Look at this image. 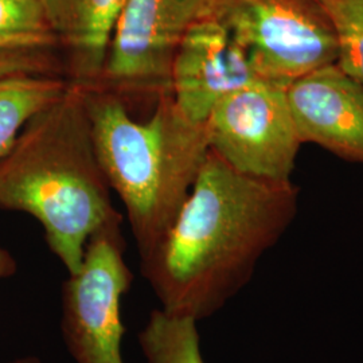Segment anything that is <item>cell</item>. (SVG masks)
Masks as SVG:
<instances>
[{
    "mask_svg": "<svg viewBox=\"0 0 363 363\" xmlns=\"http://www.w3.org/2000/svg\"><path fill=\"white\" fill-rule=\"evenodd\" d=\"M298 208L292 181L249 177L210 151L169 233L140 259V272L163 311L203 320L247 286Z\"/></svg>",
    "mask_w": 363,
    "mask_h": 363,
    "instance_id": "6da1fadb",
    "label": "cell"
},
{
    "mask_svg": "<svg viewBox=\"0 0 363 363\" xmlns=\"http://www.w3.org/2000/svg\"><path fill=\"white\" fill-rule=\"evenodd\" d=\"M96 152L82 88L69 84L28 120L0 160V208L38 220L52 255L69 274L106 223L123 218Z\"/></svg>",
    "mask_w": 363,
    "mask_h": 363,
    "instance_id": "7a4b0ae2",
    "label": "cell"
},
{
    "mask_svg": "<svg viewBox=\"0 0 363 363\" xmlns=\"http://www.w3.org/2000/svg\"><path fill=\"white\" fill-rule=\"evenodd\" d=\"M82 91L100 164L125 206L144 259L169 233L208 157L206 123L184 116L171 93L138 121L115 93L100 86Z\"/></svg>",
    "mask_w": 363,
    "mask_h": 363,
    "instance_id": "3957f363",
    "label": "cell"
},
{
    "mask_svg": "<svg viewBox=\"0 0 363 363\" xmlns=\"http://www.w3.org/2000/svg\"><path fill=\"white\" fill-rule=\"evenodd\" d=\"M208 13L228 28L259 79L286 88L337 61L335 31L318 0H214Z\"/></svg>",
    "mask_w": 363,
    "mask_h": 363,
    "instance_id": "277c9868",
    "label": "cell"
},
{
    "mask_svg": "<svg viewBox=\"0 0 363 363\" xmlns=\"http://www.w3.org/2000/svg\"><path fill=\"white\" fill-rule=\"evenodd\" d=\"M121 222L112 220L91 235L79 271L62 284L61 330L77 363H124L120 306L133 274L124 259Z\"/></svg>",
    "mask_w": 363,
    "mask_h": 363,
    "instance_id": "5b68a950",
    "label": "cell"
},
{
    "mask_svg": "<svg viewBox=\"0 0 363 363\" xmlns=\"http://www.w3.org/2000/svg\"><path fill=\"white\" fill-rule=\"evenodd\" d=\"M214 0H127L117 21L100 88L125 104L171 93V65L182 38Z\"/></svg>",
    "mask_w": 363,
    "mask_h": 363,
    "instance_id": "8992f818",
    "label": "cell"
},
{
    "mask_svg": "<svg viewBox=\"0 0 363 363\" xmlns=\"http://www.w3.org/2000/svg\"><path fill=\"white\" fill-rule=\"evenodd\" d=\"M208 147L232 169L262 181L291 182L303 145L286 88L259 79L222 99L208 121Z\"/></svg>",
    "mask_w": 363,
    "mask_h": 363,
    "instance_id": "52a82bcc",
    "label": "cell"
},
{
    "mask_svg": "<svg viewBox=\"0 0 363 363\" xmlns=\"http://www.w3.org/2000/svg\"><path fill=\"white\" fill-rule=\"evenodd\" d=\"M228 28L206 13L182 38L171 65V94L182 113L206 123L222 99L259 81Z\"/></svg>",
    "mask_w": 363,
    "mask_h": 363,
    "instance_id": "ba28073f",
    "label": "cell"
},
{
    "mask_svg": "<svg viewBox=\"0 0 363 363\" xmlns=\"http://www.w3.org/2000/svg\"><path fill=\"white\" fill-rule=\"evenodd\" d=\"M286 97L301 143L363 164L361 84L331 64L292 81Z\"/></svg>",
    "mask_w": 363,
    "mask_h": 363,
    "instance_id": "9c48e42d",
    "label": "cell"
},
{
    "mask_svg": "<svg viewBox=\"0 0 363 363\" xmlns=\"http://www.w3.org/2000/svg\"><path fill=\"white\" fill-rule=\"evenodd\" d=\"M60 42L69 84L96 88L127 0H38Z\"/></svg>",
    "mask_w": 363,
    "mask_h": 363,
    "instance_id": "30bf717a",
    "label": "cell"
},
{
    "mask_svg": "<svg viewBox=\"0 0 363 363\" xmlns=\"http://www.w3.org/2000/svg\"><path fill=\"white\" fill-rule=\"evenodd\" d=\"M15 77L66 79L64 54L38 0H0V81Z\"/></svg>",
    "mask_w": 363,
    "mask_h": 363,
    "instance_id": "8fae6325",
    "label": "cell"
},
{
    "mask_svg": "<svg viewBox=\"0 0 363 363\" xmlns=\"http://www.w3.org/2000/svg\"><path fill=\"white\" fill-rule=\"evenodd\" d=\"M62 78L15 77L0 81V160L7 155L28 120L67 88Z\"/></svg>",
    "mask_w": 363,
    "mask_h": 363,
    "instance_id": "7c38bea8",
    "label": "cell"
},
{
    "mask_svg": "<svg viewBox=\"0 0 363 363\" xmlns=\"http://www.w3.org/2000/svg\"><path fill=\"white\" fill-rule=\"evenodd\" d=\"M194 319L154 310L139 333L147 363H206Z\"/></svg>",
    "mask_w": 363,
    "mask_h": 363,
    "instance_id": "4fadbf2b",
    "label": "cell"
},
{
    "mask_svg": "<svg viewBox=\"0 0 363 363\" xmlns=\"http://www.w3.org/2000/svg\"><path fill=\"white\" fill-rule=\"evenodd\" d=\"M337 38L335 65L363 86V0H325Z\"/></svg>",
    "mask_w": 363,
    "mask_h": 363,
    "instance_id": "5bb4252c",
    "label": "cell"
},
{
    "mask_svg": "<svg viewBox=\"0 0 363 363\" xmlns=\"http://www.w3.org/2000/svg\"><path fill=\"white\" fill-rule=\"evenodd\" d=\"M18 271V262L10 250L0 247V280L9 279Z\"/></svg>",
    "mask_w": 363,
    "mask_h": 363,
    "instance_id": "9a60e30c",
    "label": "cell"
},
{
    "mask_svg": "<svg viewBox=\"0 0 363 363\" xmlns=\"http://www.w3.org/2000/svg\"><path fill=\"white\" fill-rule=\"evenodd\" d=\"M9 363H42V361L35 357H25V358H18V359Z\"/></svg>",
    "mask_w": 363,
    "mask_h": 363,
    "instance_id": "2e32d148",
    "label": "cell"
},
{
    "mask_svg": "<svg viewBox=\"0 0 363 363\" xmlns=\"http://www.w3.org/2000/svg\"><path fill=\"white\" fill-rule=\"evenodd\" d=\"M318 1H320V3H322V4H325V0H318Z\"/></svg>",
    "mask_w": 363,
    "mask_h": 363,
    "instance_id": "e0dca14e",
    "label": "cell"
}]
</instances>
